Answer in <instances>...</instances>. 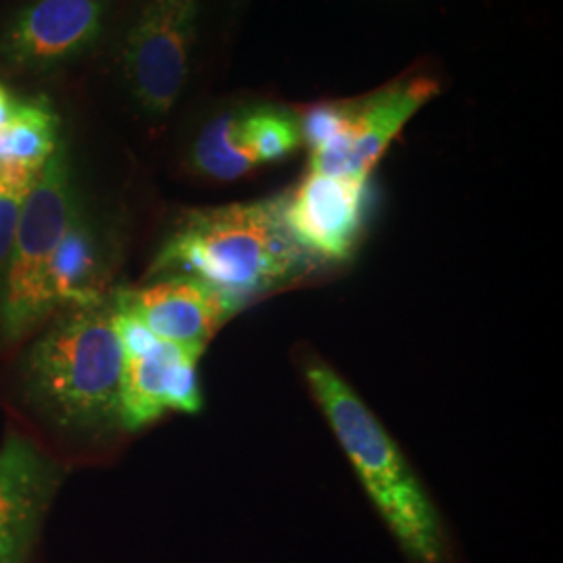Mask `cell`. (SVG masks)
I'll list each match as a JSON object with an SVG mask.
<instances>
[{
	"label": "cell",
	"instance_id": "obj_4",
	"mask_svg": "<svg viewBox=\"0 0 563 563\" xmlns=\"http://www.w3.org/2000/svg\"><path fill=\"white\" fill-rule=\"evenodd\" d=\"M80 207L67 151L59 146L42 165L21 205L0 305L2 342L23 341L57 313L51 292V263Z\"/></svg>",
	"mask_w": 563,
	"mask_h": 563
},
{
	"label": "cell",
	"instance_id": "obj_8",
	"mask_svg": "<svg viewBox=\"0 0 563 563\" xmlns=\"http://www.w3.org/2000/svg\"><path fill=\"white\" fill-rule=\"evenodd\" d=\"M301 146V118L295 111L278 104H244L202 125L190 163L205 178L232 181L286 159Z\"/></svg>",
	"mask_w": 563,
	"mask_h": 563
},
{
	"label": "cell",
	"instance_id": "obj_3",
	"mask_svg": "<svg viewBox=\"0 0 563 563\" xmlns=\"http://www.w3.org/2000/svg\"><path fill=\"white\" fill-rule=\"evenodd\" d=\"M307 380L407 560L449 563V539L441 516L383 423L328 365H309Z\"/></svg>",
	"mask_w": 563,
	"mask_h": 563
},
{
	"label": "cell",
	"instance_id": "obj_10",
	"mask_svg": "<svg viewBox=\"0 0 563 563\" xmlns=\"http://www.w3.org/2000/svg\"><path fill=\"white\" fill-rule=\"evenodd\" d=\"M60 478L59 463L25 434L0 444V563H32Z\"/></svg>",
	"mask_w": 563,
	"mask_h": 563
},
{
	"label": "cell",
	"instance_id": "obj_14",
	"mask_svg": "<svg viewBox=\"0 0 563 563\" xmlns=\"http://www.w3.org/2000/svg\"><path fill=\"white\" fill-rule=\"evenodd\" d=\"M99 255L84 213H76L51 263V292L57 311L102 297L97 284Z\"/></svg>",
	"mask_w": 563,
	"mask_h": 563
},
{
	"label": "cell",
	"instance_id": "obj_13",
	"mask_svg": "<svg viewBox=\"0 0 563 563\" xmlns=\"http://www.w3.org/2000/svg\"><path fill=\"white\" fill-rule=\"evenodd\" d=\"M63 146L59 115L44 97L20 99L13 115L0 125V169L38 174Z\"/></svg>",
	"mask_w": 563,
	"mask_h": 563
},
{
	"label": "cell",
	"instance_id": "obj_15",
	"mask_svg": "<svg viewBox=\"0 0 563 563\" xmlns=\"http://www.w3.org/2000/svg\"><path fill=\"white\" fill-rule=\"evenodd\" d=\"M38 174L0 169V305L4 295V282L13 253L15 230L20 222L21 205Z\"/></svg>",
	"mask_w": 563,
	"mask_h": 563
},
{
	"label": "cell",
	"instance_id": "obj_12",
	"mask_svg": "<svg viewBox=\"0 0 563 563\" xmlns=\"http://www.w3.org/2000/svg\"><path fill=\"white\" fill-rule=\"evenodd\" d=\"M113 301L163 341L201 351L242 307L234 297L188 276H167L141 288H121Z\"/></svg>",
	"mask_w": 563,
	"mask_h": 563
},
{
	"label": "cell",
	"instance_id": "obj_2",
	"mask_svg": "<svg viewBox=\"0 0 563 563\" xmlns=\"http://www.w3.org/2000/svg\"><path fill=\"white\" fill-rule=\"evenodd\" d=\"M290 236L282 197L190 211L163 242L153 276H188L246 302L307 269Z\"/></svg>",
	"mask_w": 563,
	"mask_h": 563
},
{
	"label": "cell",
	"instance_id": "obj_5",
	"mask_svg": "<svg viewBox=\"0 0 563 563\" xmlns=\"http://www.w3.org/2000/svg\"><path fill=\"white\" fill-rule=\"evenodd\" d=\"M441 86L430 76H409L380 90L309 107L301 118L302 144L309 146V172L369 180L390 142Z\"/></svg>",
	"mask_w": 563,
	"mask_h": 563
},
{
	"label": "cell",
	"instance_id": "obj_7",
	"mask_svg": "<svg viewBox=\"0 0 563 563\" xmlns=\"http://www.w3.org/2000/svg\"><path fill=\"white\" fill-rule=\"evenodd\" d=\"M115 328L123 346L121 428L139 430L167 411H201V384L197 374L201 349L163 341L141 320L118 307Z\"/></svg>",
	"mask_w": 563,
	"mask_h": 563
},
{
	"label": "cell",
	"instance_id": "obj_6",
	"mask_svg": "<svg viewBox=\"0 0 563 563\" xmlns=\"http://www.w3.org/2000/svg\"><path fill=\"white\" fill-rule=\"evenodd\" d=\"M199 0H144L121 42V74L148 120L176 107L190 74Z\"/></svg>",
	"mask_w": 563,
	"mask_h": 563
},
{
	"label": "cell",
	"instance_id": "obj_1",
	"mask_svg": "<svg viewBox=\"0 0 563 563\" xmlns=\"http://www.w3.org/2000/svg\"><path fill=\"white\" fill-rule=\"evenodd\" d=\"M123 346L113 297L65 307L20 363V393L44 422L71 437L121 426Z\"/></svg>",
	"mask_w": 563,
	"mask_h": 563
},
{
	"label": "cell",
	"instance_id": "obj_9",
	"mask_svg": "<svg viewBox=\"0 0 563 563\" xmlns=\"http://www.w3.org/2000/svg\"><path fill=\"white\" fill-rule=\"evenodd\" d=\"M115 0H32L0 36V63L48 71L86 55L102 36Z\"/></svg>",
	"mask_w": 563,
	"mask_h": 563
},
{
	"label": "cell",
	"instance_id": "obj_16",
	"mask_svg": "<svg viewBox=\"0 0 563 563\" xmlns=\"http://www.w3.org/2000/svg\"><path fill=\"white\" fill-rule=\"evenodd\" d=\"M18 101H20V99L13 97L4 84H0V125L7 123L9 118L13 115V111H15V107H18Z\"/></svg>",
	"mask_w": 563,
	"mask_h": 563
},
{
	"label": "cell",
	"instance_id": "obj_11",
	"mask_svg": "<svg viewBox=\"0 0 563 563\" xmlns=\"http://www.w3.org/2000/svg\"><path fill=\"white\" fill-rule=\"evenodd\" d=\"M365 190V178L309 172L282 197V218L311 260L346 262L362 239Z\"/></svg>",
	"mask_w": 563,
	"mask_h": 563
}]
</instances>
